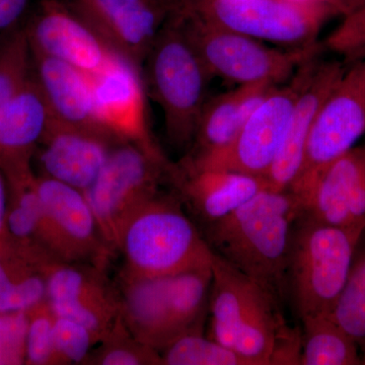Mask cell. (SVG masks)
Instances as JSON below:
<instances>
[{
    "label": "cell",
    "instance_id": "39",
    "mask_svg": "<svg viewBox=\"0 0 365 365\" xmlns=\"http://www.w3.org/2000/svg\"><path fill=\"white\" fill-rule=\"evenodd\" d=\"M362 353H364V354H362V364H365V350Z\"/></svg>",
    "mask_w": 365,
    "mask_h": 365
},
{
    "label": "cell",
    "instance_id": "15",
    "mask_svg": "<svg viewBox=\"0 0 365 365\" xmlns=\"http://www.w3.org/2000/svg\"><path fill=\"white\" fill-rule=\"evenodd\" d=\"M33 54L51 57L93 76L107 71L119 55L68 4L44 0L25 29Z\"/></svg>",
    "mask_w": 365,
    "mask_h": 365
},
{
    "label": "cell",
    "instance_id": "30",
    "mask_svg": "<svg viewBox=\"0 0 365 365\" xmlns=\"http://www.w3.org/2000/svg\"><path fill=\"white\" fill-rule=\"evenodd\" d=\"M163 365H251L234 350L205 337L203 332L182 335L160 352Z\"/></svg>",
    "mask_w": 365,
    "mask_h": 365
},
{
    "label": "cell",
    "instance_id": "27",
    "mask_svg": "<svg viewBox=\"0 0 365 365\" xmlns=\"http://www.w3.org/2000/svg\"><path fill=\"white\" fill-rule=\"evenodd\" d=\"M365 350V228L355 249L349 275L342 294L330 314Z\"/></svg>",
    "mask_w": 365,
    "mask_h": 365
},
{
    "label": "cell",
    "instance_id": "6",
    "mask_svg": "<svg viewBox=\"0 0 365 365\" xmlns=\"http://www.w3.org/2000/svg\"><path fill=\"white\" fill-rule=\"evenodd\" d=\"M185 32L212 78L237 86H279L314 58L321 44L299 49H278L242 34L212 25L185 9H179Z\"/></svg>",
    "mask_w": 365,
    "mask_h": 365
},
{
    "label": "cell",
    "instance_id": "38",
    "mask_svg": "<svg viewBox=\"0 0 365 365\" xmlns=\"http://www.w3.org/2000/svg\"><path fill=\"white\" fill-rule=\"evenodd\" d=\"M153 1L163 2V4H172L175 6H182L185 0H153Z\"/></svg>",
    "mask_w": 365,
    "mask_h": 365
},
{
    "label": "cell",
    "instance_id": "36",
    "mask_svg": "<svg viewBox=\"0 0 365 365\" xmlns=\"http://www.w3.org/2000/svg\"><path fill=\"white\" fill-rule=\"evenodd\" d=\"M7 208H9V185L4 172L0 169V239L6 235Z\"/></svg>",
    "mask_w": 365,
    "mask_h": 365
},
{
    "label": "cell",
    "instance_id": "28",
    "mask_svg": "<svg viewBox=\"0 0 365 365\" xmlns=\"http://www.w3.org/2000/svg\"><path fill=\"white\" fill-rule=\"evenodd\" d=\"M32 72V50L26 30L21 29L9 36L0 47V129Z\"/></svg>",
    "mask_w": 365,
    "mask_h": 365
},
{
    "label": "cell",
    "instance_id": "23",
    "mask_svg": "<svg viewBox=\"0 0 365 365\" xmlns=\"http://www.w3.org/2000/svg\"><path fill=\"white\" fill-rule=\"evenodd\" d=\"M275 86L270 83L237 86L208 98L199 118L189 157H203L227 148Z\"/></svg>",
    "mask_w": 365,
    "mask_h": 365
},
{
    "label": "cell",
    "instance_id": "37",
    "mask_svg": "<svg viewBox=\"0 0 365 365\" xmlns=\"http://www.w3.org/2000/svg\"><path fill=\"white\" fill-rule=\"evenodd\" d=\"M343 16L364 6L365 0H329Z\"/></svg>",
    "mask_w": 365,
    "mask_h": 365
},
{
    "label": "cell",
    "instance_id": "3",
    "mask_svg": "<svg viewBox=\"0 0 365 365\" xmlns=\"http://www.w3.org/2000/svg\"><path fill=\"white\" fill-rule=\"evenodd\" d=\"M179 199L158 192L127 220L117 245L124 257L121 272L165 277L212 265L215 252Z\"/></svg>",
    "mask_w": 365,
    "mask_h": 365
},
{
    "label": "cell",
    "instance_id": "9",
    "mask_svg": "<svg viewBox=\"0 0 365 365\" xmlns=\"http://www.w3.org/2000/svg\"><path fill=\"white\" fill-rule=\"evenodd\" d=\"M306 63L297 69L288 85L275 86L268 93L227 148L203 157H188L181 165L194 169L225 170L252 176H267L284 140L304 81Z\"/></svg>",
    "mask_w": 365,
    "mask_h": 365
},
{
    "label": "cell",
    "instance_id": "5",
    "mask_svg": "<svg viewBox=\"0 0 365 365\" xmlns=\"http://www.w3.org/2000/svg\"><path fill=\"white\" fill-rule=\"evenodd\" d=\"M362 232L332 227L304 215L297 218L288 253L287 287L300 319L332 314Z\"/></svg>",
    "mask_w": 365,
    "mask_h": 365
},
{
    "label": "cell",
    "instance_id": "22",
    "mask_svg": "<svg viewBox=\"0 0 365 365\" xmlns=\"http://www.w3.org/2000/svg\"><path fill=\"white\" fill-rule=\"evenodd\" d=\"M33 68L53 119L106 130L93 113L90 76L66 62L42 55L33 54Z\"/></svg>",
    "mask_w": 365,
    "mask_h": 365
},
{
    "label": "cell",
    "instance_id": "7",
    "mask_svg": "<svg viewBox=\"0 0 365 365\" xmlns=\"http://www.w3.org/2000/svg\"><path fill=\"white\" fill-rule=\"evenodd\" d=\"M184 7L209 24L287 49L318 44L322 28L340 14L324 0H185Z\"/></svg>",
    "mask_w": 365,
    "mask_h": 365
},
{
    "label": "cell",
    "instance_id": "4",
    "mask_svg": "<svg viewBox=\"0 0 365 365\" xmlns=\"http://www.w3.org/2000/svg\"><path fill=\"white\" fill-rule=\"evenodd\" d=\"M179 9L163 24L143 66L148 93L162 108L170 143L186 148L193 144L212 76L185 32Z\"/></svg>",
    "mask_w": 365,
    "mask_h": 365
},
{
    "label": "cell",
    "instance_id": "32",
    "mask_svg": "<svg viewBox=\"0 0 365 365\" xmlns=\"http://www.w3.org/2000/svg\"><path fill=\"white\" fill-rule=\"evenodd\" d=\"M322 47L338 55L346 66L365 59V4L346 14Z\"/></svg>",
    "mask_w": 365,
    "mask_h": 365
},
{
    "label": "cell",
    "instance_id": "25",
    "mask_svg": "<svg viewBox=\"0 0 365 365\" xmlns=\"http://www.w3.org/2000/svg\"><path fill=\"white\" fill-rule=\"evenodd\" d=\"M36 179L37 176L33 174L18 181L7 182L6 235L18 244L56 257L52 252Z\"/></svg>",
    "mask_w": 365,
    "mask_h": 365
},
{
    "label": "cell",
    "instance_id": "34",
    "mask_svg": "<svg viewBox=\"0 0 365 365\" xmlns=\"http://www.w3.org/2000/svg\"><path fill=\"white\" fill-rule=\"evenodd\" d=\"M28 330V312L0 313V365L26 364Z\"/></svg>",
    "mask_w": 365,
    "mask_h": 365
},
{
    "label": "cell",
    "instance_id": "8",
    "mask_svg": "<svg viewBox=\"0 0 365 365\" xmlns=\"http://www.w3.org/2000/svg\"><path fill=\"white\" fill-rule=\"evenodd\" d=\"M167 167L129 141L118 143L93 184L83 192L101 232L116 251L125 223L146 201L157 195Z\"/></svg>",
    "mask_w": 365,
    "mask_h": 365
},
{
    "label": "cell",
    "instance_id": "14",
    "mask_svg": "<svg viewBox=\"0 0 365 365\" xmlns=\"http://www.w3.org/2000/svg\"><path fill=\"white\" fill-rule=\"evenodd\" d=\"M93 113L103 128L122 140L143 148L150 157L170 167L151 135L141 69L123 57L107 71L91 76Z\"/></svg>",
    "mask_w": 365,
    "mask_h": 365
},
{
    "label": "cell",
    "instance_id": "18",
    "mask_svg": "<svg viewBox=\"0 0 365 365\" xmlns=\"http://www.w3.org/2000/svg\"><path fill=\"white\" fill-rule=\"evenodd\" d=\"M103 129L86 128L51 118L36 150L42 176L83 192L93 184L113 148L122 143Z\"/></svg>",
    "mask_w": 365,
    "mask_h": 365
},
{
    "label": "cell",
    "instance_id": "13",
    "mask_svg": "<svg viewBox=\"0 0 365 365\" xmlns=\"http://www.w3.org/2000/svg\"><path fill=\"white\" fill-rule=\"evenodd\" d=\"M53 254L66 262L104 268L113 250L83 192L45 176L36 179Z\"/></svg>",
    "mask_w": 365,
    "mask_h": 365
},
{
    "label": "cell",
    "instance_id": "24",
    "mask_svg": "<svg viewBox=\"0 0 365 365\" xmlns=\"http://www.w3.org/2000/svg\"><path fill=\"white\" fill-rule=\"evenodd\" d=\"M51 255L0 239V313L28 312L47 297L45 265Z\"/></svg>",
    "mask_w": 365,
    "mask_h": 365
},
{
    "label": "cell",
    "instance_id": "31",
    "mask_svg": "<svg viewBox=\"0 0 365 365\" xmlns=\"http://www.w3.org/2000/svg\"><path fill=\"white\" fill-rule=\"evenodd\" d=\"M29 314L26 364L62 365L55 346V316L47 299L34 307Z\"/></svg>",
    "mask_w": 365,
    "mask_h": 365
},
{
    "label": "cell",
    "instance_id": "11",
    "mask_svg": "<svg viewBox=\"0 0 365 365\" xmlns=\"http://www.w3.org/2000/svg\"><path fill=\"white\" fill-rule=\"evenodd\" d=\"M47 302L55 314L86 327L96 345L107 337L121 316L119 292L104 268L49 259L45 265Z\"/></svg>",
    "mask_w": 365,
    "mask_h": 365
},
{
    "label": "cell",
    "instance_id": "29",
    "mask_svg": "<svg viewBox=\"0 0 365 365\" xmlns=\"http://www.w3.org/2000/svg\"><path fill=\"white\" fill-rule=\"evenodd\" d=\"M96 349L91 350L83 364L90 365H160L162 355L157 350L137 340L121 316Z\"/></svg>",
    "mask_w": 365,
    "mask_h": 365
},
{
    "label": "cell",
    "instance_id": "20",
    "mask_svg": "<svg viewBox=\"0 0 365 365\" xmlns=\"http://www.w3.org/2000/svg\"><path fill=\"white\" fill-rule=\"evenodd\" d=\"M169 178L177 187L180 199L204 227L225 217L269 187L263 177L182 165H175Z\"/></svg>",
    "mask_w": 365,
    "mask_h": 365
},
{
    "label": "cell",
    "instance_id": "10",
    "mask_svg": "<svg viewBox=\"0 0 365 365\" xmlns=\"http://www.w3.org/2000/svg\"><path fill=\"white\" fill-rule=\"evenodd\" d=\"M302 215L348 230L365 228V148L354 146L323 167L302 175L289 188Z\"/></svg>",
    "mask_w": 365,
    "mask_h": 365
},
{
    "label": "cell",
    "instance_id": "12",
    "mask_svg": "<svg viewBox=\"0 0 365 365\" xmlns=\"http://www.w3.org/2000/svg\"><path fill=\"white\" fill-rule=\"evenodd\" d=\"M121 318L143 344L162 352L173 341L198 332L170 276L141 277L120 274Z\"/></svg>",
    "mask_w": 365,
    "mask_h": 365
},
{
    "label": "cell",
    "instance_id": "21",
    "mask_svg": "<svg viewBox=\"0 0 365 365\" xmlns=\"http://www.w3.org/2000/svg\"><path fill=\"white\" fill-rule=\"evenodd\" d=\"M50 119L33 68L0 129V169L7 182L34 174L32 160Z\"/></svg>",
    "mask_w": 365,
    "mask_h": 365
},
{
    "label": "cell",
    "instance_id": "1",
    "mask_svg": "<svg viewBox=\"0 0 365 365\" xmlns=\"http://www.w3.org/2000/svg\"><path fill=\"white\" fill-rule=\"evenodd\" d=\"M300 215L294 192L268 187L225 217L205 225L202 235L222 260L277 295L287 285L292 230Z\"/></svg>",
    "mask_w": 365,
    "mask_h": 365
},
{
    "label": "cell",
    "instance_id": "33",
    "mask_svg": "<svg viewBox=\"0 0 365 365\" xmlns=\"http://www.w3.org/2000/svg\"><path fill=\"white\" fill-rule=\"evenodd\" d=\"M54 338L62 365L83 364L91 348L96 346L93 336L86 327L58 316L55 318Z\"/></svg>",
    "mask_w": 365,
    "mask_h": 365
},
{
    "label": "cell",
    "instance_id": "2",
    "mask_svg": "<svg viewBox=\"0 0 365 365\" xmlns=\"http://www.w3.org/2000/svg\"><path fill=\"white\" fill-rule=\"evenodd\" d=\"M209 313L211 338L251 365H271L276 348L299 330L289 328L277 295L215 253Z\"/></svg>",
    "mask_w": 365,
    "mask_h": 365
},
{
    "label": "cell",
    "instance_id": "35",
    "mask_svg": "<svg viewBox=\"0 0 365 365\" xmlns=\"http://www.w3.org/2000/svg\"><path fill=\"white\" fill-rule=\"evenodd\" d=\"M30 0H0V33L6 32L20 20Z\"/></svg>",
    "mask_w": 365,
    "mask_h": 365
},
{
    "label": "cell",
    "instance_id": "26",
    "mask_svg": "<svg viewBox=\"0 0 365 365\" xmlns=\"http://www.w3.org/2000/svg\"><path fill=\"white\" fill-rule=\"evenodd\" d=\"M302 365L362 364L359 346L330 314H318L300 319Z\"/></svg>",
    "mask_w": 365,
    "mask_h": 365
},
{
    "label": "cell",
    "instance_id": "40",
    "mask_svg": "<svg viewBox=\"0 0 365 365\" xmlns=\"http://www.w3.org/2000/svg\"><path fill=\"white\" fill-rule=\"evenodd\" d=\"M362 146H364V148H365V143H364V144H362Z\"/></svg>",
    "mask_w": 365,
    "mask_h": 365
},
{
    "label": "cell",
    "instance_id": "19",
    "mask_svg": "<svg viewBox=\"0 0 365 365\" xmlns=\"http://www.w3.org/2000/svg\"><path fill=\"white\" fill-rule=\"evenodd\" d=\"M338 60L319 61L318 55L304 64V81L284 140L272 168L265 177L269 188L287 190L297 181L304 165L307 139L322 106L346 71Z\"/></svg>",
    "mask_w": 365,
    "mask_h": 365
},
{
    "label": "cell",
    "instance_id": "16",
    "mask_svg": "<svg viewBox=\"0 0 365 365\" xmlns=\"http://www.w3.org/2000/svg\"><path fill=\"white\" fill-rule=\"evenodd\" d=\"M68 4L113 51L139 69L163 24L181 7L153 0H71Z\"/></svg>",
    "mask_w": 365,
    "mask_h": 365
},
{
    "label": "cell",
    "instance_id": "17",
    "mask_svg": "<svg viewBox=\"0 0 365 365\" xmlns=\"http://www.w3.org/2000/svg\"><path fill=\"white\" fill-rule=\"evenodd\" d=\"M364 134L365 59L347 66L322 106L299 178L347 153Z\"/></svg>",
    "mask_w": 365,
    "mask_h": 365
}]
</instances>
